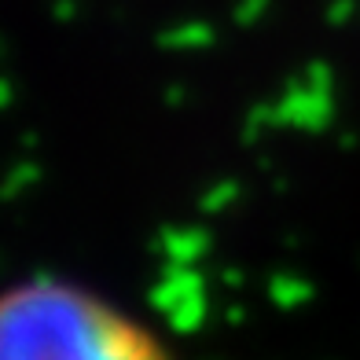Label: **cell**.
Masks as SVG:
<instances>
[{
  "mask_svg": "<svg viewBox=\"0 0 360 360\" xmlns=\"http://www.w3.org/2000/svg\"><path fill=\"white\" fill-rule=\"evenodd\" d=\"M0 360H176L169 338L74 276L34 272L0 298Z\"/></svg>",
  "mask_w": 360,
  "mask_h": 360,
  "instance_id": "1",
  "label": "cell"
}]
</instances>
